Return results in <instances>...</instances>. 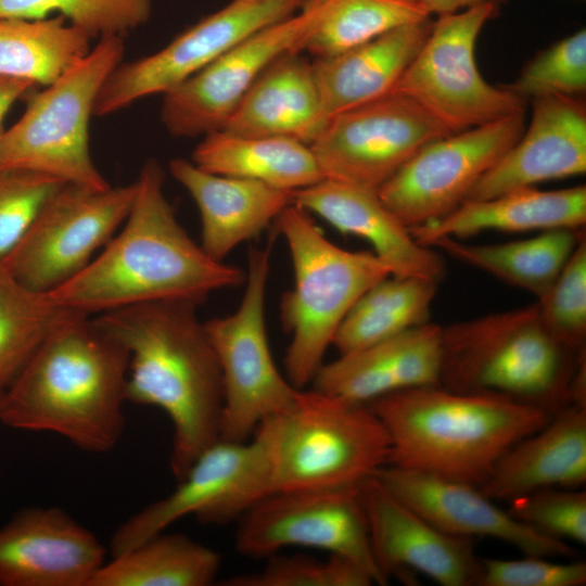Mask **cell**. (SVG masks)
I'll use <instances>...</instances> for the list:
<instances>
[{"mask_svg": "<svg viewBox=\"0 0 586 586\" xmlns=\"http://www.w3.org/2000/svg\"><path fill=\"white\" fill-rule=\"evenodd\" d=\"M160 163L144 162L124 226L75 277L49 292L60 306L86 315L140 303H203L217 290L245 283L237 266L213 259L176 217Z\"/></svg>", "mask_w": 586, "mask_h": 586, "instance_id": "1", "label": "cell"}, {"mask_svg": "<svg viewBox=\"0 0 586 586\" xmlns=\"http://www.w3.org/2000/svg\"><path fill=\"white\" fill-rule=\"evenodd\" d=\"M198 306L183 300L154 301L93 318L129 353L127 402L158 407L169 417V463L177 481L220 440L221 370Z\"/></svg>", "mask_w": 586, "mask_h": 586, "instance_id": "2", "label": "cell"}, {"mask_svg": "<svg viewBox=\"0 0 586 586\" xmlns=\"http://www.w3.org/2000/svg\"><path fill=\"white\" fill-rule=\"evenodd\" d=\"M128 370L127 348L89 315L72 310L3 391L0 422L107 453L124 432Z\"/></svg>", "mask_w": 586, "mask_h": 586, "instance_id": "3", "label": "cell"}, {"mask_svg": "<svg viewBox=\"0 0 586 586\" xmlns=\"http://www.w3.org/2000/svg\"><path fill=\"white\" fill-rule=\"evenodd\" d=\"M367 405L388 434V464L477 487L514 443L553 416L502 395L442 385L403 390Z\"/></svg>", "mask_w": 586, "mask_h": 586, "instance_id": "4", "label": "cell"}, {"mask_svg": "<svg viewBox=\"0 0 586 586\" xmlns=\"http://www.w3.org/2000/svg\"><path fill=\"white\" fill-rule=\"evenodd\" d=\"M440 385L498 394L555 415L586 406V351L558 343L536 304L442 327Z\"/></svg>", "mask_w": 586, "mask_h": 586, "instance_id": "5", "label": "cell"}, {"mask_svg": "<svg viewBox=\"0 0 586 586\" xmlns=\"http://www.w3.org/2000/svg\"><path fill=\"white\" fill-rule=\"evenodd\" d=\"M276 220L294 269V285L280 303L282 328L292 335L284 357L285 374L302 390L323 364L349 309L371 285L391 276V270L373 252L348 251L332 243L310 213L293 203Z\"/></svg>", "mask_w": 586, "mask_h": 586, "instance_id": "6", "label": "cell"}, {"mask_svg": "<svg viewBox=\"0 0 586 586\" xmlns=\"http://www.w3.org/2000/svg\"><path fill=\"white\" fill-rule=\"evenodd\" d=\"M257 433L267 449L272 493L358 487L388 464V434L366 404L302 390Z\"/></svg>", "mask_w": 586, "mask_h": 586, "instance_id": "7", "label": "cell"}, {"mask_svg": "<svg viewBox=\"0 0 586 586\" xmlns=\"http://www.w3.org/2000/svg\"><path fill=\"white\" fill-rule=\"evenodd\" d=\"M124 53L123 37L100 38L81 61L34 94L20 119L2 133L0 166L109 188L91 157L88 129L97 97Z\"/></svg>", "mask_w": 586, "mask_h": 586, "instance_id": "8", "label": "cell"}, {"mask_svg": "<svg viewBox=\"0 0 586 586\" xmlns=\"http://www.w3.org/2000/svg\"><path fill=\"white\" fill-rule=\"evenodd\" d=\"M271 243L250 249L238 309L204 321L222 377L220 440L246 442L264 421L290 409L303 390L278 370L268 343L265 296Z\"/></svg>", "mask_w": 586, "mask_h": 586, "instance_id": "9", "label": "cell"}, {"mask_svg": "<svg viewBox=\"0 0 586 586\" xmlns=\"http://www.w3.org/2000/svg\"><path fill=\"white\" fill-rule=\"evenodd\" d=\"M497 11L484 4L440 15L390 93L411 99L453 132L524 113L527 101L489 85L475 62L479 34Z\"/></svg>", "mask_w": 586, "mask_h": 586, "instance_id": "10", "label": "cell"}, {"mask_svg": "<svg viewBox=\"0 0 586 586\" xmlns=\"http://www.w3.org/2000/svg\"><path fill=\"white\" fill-rule=\"evenodd\" d=\"M135 195L136 181L105 189L62 183L42 204L3 267L30 290H55L114 237Z\"/></svg>", "mask_w": 586, "mask_h": 586, "instance_id": "11", "label": "cell"}, {"mask_svg": "<svg viewBox=\"0 0 586 586\" xmlns=\"http://www.w3.org/2000/svg\"><path fill=\"white\" fill-rule=\"evenodd\" d=\"M272 493L262 437L218 440L198 456L176 488L122 523L112 535L111 557L124 553L176 521L194 515L203 524H227Z\"/></svg>", "mask_w": 586, "mask_h": 586, "instance_id": "12", "label": "cell"}, {"mask_svg": "<svg viewBox=\"0 0 586 586\" xmlns=\"http://www.w3.org/2000/svg\"><path fill=\"white\" fill-rule=\"evenodd\" d=\"M358 487L278 491L238 519L237 550L267 558L286 547H308L345 557L386 585L371 549Z\"/></svg>", "mask_w": 586, "mask_h": 586, "instance_id": "13", "label": "cell"}, {"mask_svg": "<svg viewBox=\"0 0 586 586\" xmlns=\"http://www.w3.org/2000/svg\"><path fill=\"white\" fill-rule=\"evenodd\" d=\"M451 133L411 99L388 93L330 118L309 146L324 179L377 190L423 146Z\"/></svg>", "mask_w": 586, "mask_h": 586, "instance_id": "14", "label": "cell"}, {"mask_svg": "<svg viewBox=\"0 0 586 586\" xmlns=\"http://www.w3.org/2000/svg\"><path fill=\"white\" fill-rule=\"evenodd\" d=\"M524 113L437 139L377 189L408 229L451 213L479 179L518 141Z\"/></svg>", "mask_w": 586, "mask_h": 586, "instance_id": "15", "label": "cell"}, {"mask_svg": "<svg viewBox=\"0 0 586 586\" xmlns=\"http://www.w3.org/2000/svg\"><path fill=\"white\" fill-rule=\"evenodd\" d=\"M306 1L233 0L157 52L120 63L102 86L93 116H106L142 98L166 93L251 35L294 14Z\"/></svg>", "mask_w": 586, "mask_h": 586, "instance_id": "16", "label": "cell"}, {"mask_svg": "<svg viewBox=\"0 0 586 586\" xmlns=\"http://www.w3.org/2000/svg\"><path fill=\"white\" fill-rule=\"evenodd\" d=\"M320 13V0L242 40L163 94L161 120L175 137L221 129L260 74L280 56L301 52Z\"/></svg>", "mask_w": 586, "mask_h": 586, "instance_id": "17", "label": "cell"}, {"mask_svg": "<svg viewBox=\"0 0 586 586\" xmlns=\"http://www.w3.org/2000/svg\"><path fill=\"white\" fill-rule=\"evenodd\" d=\"M374 561L388 581L422 574L442 586H479L482 559L472 539L447 534L373 476L360 485Z\"/></svg>", "mask_w": 586, "mask_h": 586, "instance_id": "18", "label": "cell"}, {"mask_svg": "<svg viewBox=\"0 0 586 586\" xmlns=\"http://www.w3.org/2000/svg\"><path fill=\"white\" fill-rule=\"evenodd\" d=\"M373 477L447 534L498 539L524 556L575 559L578 552L570 543L520 522L472 484L391 464Z\"/></svg>", "mask_w": 586, "mask_h": 586, "instance_id": "19", "label": "cell"}, {"mask_svg": "<svg viewBox=\"0 0 586 586\" xmlns=\"http://www.w3.org/2000/svg\"><path fill=\"white\" fill-rule=\"evenodd\" d=\"M105 555L61 508H27L0 527V586H89Z\"/></svg>", "mask_w": 586, "mask_h": 586, "instance_id": "20", "label": "cell"}, {"mask_svg": "<svg viewBox=\"0 0 586 586\" xmlns=\"http://www.w3.org/2000/svg\"><path fill=\"white\" fill-rule=\"evenodd\" d=\"M585 170V102L568 95L535 98L528 128L479 179L464 201L494 198Z\"/></svg>", "mask_w": 586, "mask_h": 586, "instance_id": "21", "label": "cell"}, {"mask_svg": "<svg viewBox=\"0 0 586 586\" xmlns=\"http://www.w3.org/2000/svg\"><path fill=\"white\" fill-rule=\"evenodd\" d=\"M442 327L426 322L322 364L313 390L368 404L420 386L440 385Z\"/></svg>", "mask_w": 586, "mask_h": 586, "instance_id": "22", "label": "cell"}, {"mask_svg": "<svg viewBox=\"0 0 586 586\" xmlns=\"http://www.w3.org/2000/svg\"><path fill=\"white\" fill-rule=\"evenodd\" d=\"M293 204L314 213L343 233L368 241L373 253L396 277H418L440 282L442 257L421 245L386 207L375 189L322 179L293 191Z\"/></svg>", "mask_w": 586, "mask_h": 586, "instance_id": "23", "label": "cell"}, {"mask_svg": "<svg viewBox=\"0 0 586 586\" xmlns=\"http://www.w3.org/2000/svg\"><path fill=\"white\" fill-rule=\"evenodd\" d=\"M169 171L194 200L202 222L200 245L218 262L256 238L293 203V191L212 174L183 158H173Z\"/></svg>", "mask_w": 586, "mask_h": 586, "instance_id": "24", "label": "cell"}, {"mask_svg": "<svg viewBox=\"0 0 586 586\" xmlns=\"http://www.w3.org/2000/svg\"><path fill=\"white\" fill-rule=\"evenodd\" d=\"M586 483V406L569 405L497 461L482 493L509 501L543 488L579 489Z\"/></svg>", "mask_w": 586, "mask_h": 586, "instance_id": "25", "label": "cell"}, {"mask_svg": "<svg viewBox=\"0 0 586 586\" xmlns=\"http://www.w3.org/2000/svg\"><path fill=\"white\" fill-rule=\"evenodd\" d=\"M284 54L251 86L221 130L250 137L291 138L310 144L327 124L313 63Z\"/></svg>", "mask_w": 586, "mask_h": 586, "instance_id": "26", "label": "cell"}, {"mask_svg": "<svg viewBox=\"0 0 586 586\" xmlns=\"http://www.w3.org/2000/svg\"><path fill=\"white\" fill-rule=\"evenodd\" d=\"M585 222V186L552 191L524 187L485 200L464 201L443 218L409 231L418 243L431 247L442 238L462 239L485 230L582 229Z\"/></svg>", "mask_w": 586, "mask_h": 586, "instance_id": "27", "label": "cell"}, {"mask_svg": "<svg viewBox=\"0 0 586 586\" xmlns=\"http://www.w3.org/2000/svg\"><path fill=\"white\" fill-rule=\"evenodd\" d=\"M430 18L392 29L339 54L316 58L314 73L327 122L388 94L429 36Z\"/></svg>", "mask_w": 586, "mask_h": 586, "instance_id": "28", "label": "cell"}, {"mask_svg": "<svg viewBox=\"0 0 586 586\" xmlns=\"http://www.w3.org/2000/svg\"><path fill=\"white\" fill-rule=\"evenodd\" d=\"M192 162L212 174L290 191L324 179L309 144L291 138L240 136L219 129L204 136Z\"/></svg>", "mask_w": 586, "mask_h": 586, "instance_id": "29", "label": "cell"}, {"mask_svg": "<svg viewBox=\"0 0 586 586\" xmlns=\"http://www.w3.org/2000/svg\"><path fill=\"white\" fill-rule=\"evenodd\" d=\"M585 235L582 229H552L525 240L496 244H469L442 238L438 247L455 259L536 297L545 293Z\"/></svg>", "mask_w": 586, "mask_h": 586, "instance_id": "30", "label": "cell"}, {"mask_svg": "<svg viewBox=\"0 0 586 586\" xmlns=\"http://www.w3.org/2000/svg\"><path fill=\"white\" fill-rule=\"evenodd\" d=\"M220 555L183 534L152 536L112 557L89 586H208L216 581Z\"/></svg>", "mask_w": 586, "mask_h": 586, "instance_id": "31", "label": "cell"}, {"mask_svg": "<svg viewBox=\"0 0 586 586\" xmlns=\"http://www.w3.org/2000/svg\"><path fill=\"white\" fill-rule=\"evenodd\" d=\"M437 284L418 277L383 278L356 301L332 345L342 355L429 322Z\"/></svg>", "mask_w": 586, "mask_h": 586, "instance_id": "32", "label": "cell"}, {"mask_svg": "<svg viewBox=\"0 0 586 586\" xmlns=\"http://www.w3.org/2000/svg\"><path fill=\"white\" fill-rule=\"evenodd\" d=\"M90 39L62 15L0 18V76L49 86L89 53Z\"/></svg>", "mask_w": 586, "mask_h": 586, "instance_id": "33", "label": "cell"}, {"mask_svg": "<svg viewBox=\"0 0 586 586\" xmlns=\"http://www.w3.org/2000/svg\"><path fill=\"white\" fill-rule=\"evenodd\" d=\"M430 14L407 0H320L318 20L304 49L316 58L342 53Z\"/></svg>", "mask_w": 586, "mask_h": 586, "instance_id": "34", "label": "cell"}, {"mask_svg": "<svg viewBox=\"0 0 586 586\" xmlns=\"http://www.w3.org/2000/svg\"><path fill=\"white\" fill-rule=\"evenodd\" d=\"M71 311L48 293L23 285L0 266V392Z\"/></svg>", "mask_w": 586, "mask_h": 586, "instance_id": "35", "label": "cell"}, {"mask_svg": "<svg viewBox=\"0 0 586 586\" xmlns=\"http://www.w3.org/2000/svg\"><path fill=\"white\" fill-rule=\"evenodd\" d=\"M56 12L88 37H124L146 23L152 0H0V18H44Z\"/></svg>", "mask_w": 586, "mask_h": 586, "instance_id": "36", "label": "cell"}, {"mask_svg": "<svg viewBox=\"0 0 586 586\" xmlns=\"http://www.w3.org/2000/svg\"><path fill=\"white\" fill-rule=\"evenodd\" d=\"M539 320L561 345L586 351V237L549 289L536 301Z\"/></svg>", "mask_w": 586, "mask_h": 586, "instance_id": "37", "label": "cell"}, {"mask_svg": "<svg viewBox=\"0 0 586 586\" xmlns=\"http://www.w3.org/2000/svg\"><path fill=\"white\" fill-rule=\"evenodd\" d=\"M524 100L579 97L586 90V31L579 29L539 52L505 86Z\"/></svg>", "mask_w": 586, "mask_h": 586, "instance_id": "38", "label": "cell"}, {"mask_svg": "<svg viewBox=\"0 0 586 586\" xmlns=\"http://www.w3.org/2000/svg\"><path fill=\"white\" fill-rule=\"evenodd\" d=\"M266 565L253 573L234 575L225 586H370L373 576L360 564L345 557L330 555L318 560L304 555L267 557Z\"/></svg>", "mask_w": 586, "mask_h": 586, "instance_id": "39", "label": "cell"}, {"mask_svg": "<svg viewBox=\"0 0 586 586\" xmlns=\"http://www.w3.org/2000/svg\"><path fill=\"white\" fill-rule=\"evenodd\" d=\"M520 522L552 538L586 545V492L543 488L508 501Z\"/></svg>", "mask_w": 586, "mask_h": 586, "instance_id": "40", "label": "cell"}, {"mask_svg": "<svg viewBox=\"0 0 586 586\" xmlns=\"http://www.w3.org/2000/svg\"><path fill=\"white\" fill-rule=\"evenodd\" d=\"M62 183L46 174L0 166V266L17 246L42 204Z\"/></svg>", "mask_w": 586, "mask_h": 586, "instance_id": "41", "label": "cell"}, {"mask_svg": "<svg viewBox=\"0 0 586 586\" xmlns=\"http://www.w3.org/2000/svg\"><path fill=\"white\" fill-rule=\"evenodd\" d=\"M551 558L525 556L522 559H482L479 586H583L586 562L573 559L555 562Z\"/></svg>", "mask_w": 586, "mask_h": 586, "instance_id": "42", "label": "cell"}, {"mask_svg": "<svg viewBox=\"0 0 586 586\" xmlns=\"http://www.w3.org/2000/svg\"><path fill=\"white\" fill-rule=\"evenodd\" d=\"M34 86L24 79L0 76V140L4 131L3 120L10 107Z\"/></svg>", "mask_w": 586, "mask_h": 586, "instance_id": "43", "label": "cell"}, {"mask_svg": "<svg viewBox=\"0 0 586 586\" xmlns=\"http://www.w3.org/2000/svg\"><path fill=\"white\" fill-rule=\"evenodd\" d=\"M506 0H418L425 11L436 13L438 15H445L455 13L460 9H470L484 4L499 5Z\"/></svg>", "mask_w": 586, "mask_h": 586, "instance_id": "44", "label": "cell"}, {"mask_svg": "<svg viewBox=\"0 0 586 586\" xmlns=\"http://www.w3.org/2000/svg\"><path fill=\"white\" fill-rule=\"evenodd\" d=\"M407 1H413V2H418V0H407Z\"/></svg>", "mask_w": 586, "mask_h": 586, "instance_id": "45", "label": "cell"}, {"mask_svg": "<svg viewBox=\"0 0 586 586\" xmlns=\"http://www.w3.org/2000/svg\"><path fill=\"white\" fill-rule=\"evenodd\" d=\"M2 393H3V392H0V398H1Z\"/></svg>", "mask_w": 586, "mask_h": 586, "instance_id": "46", "label": "cell"}]
</instances>
